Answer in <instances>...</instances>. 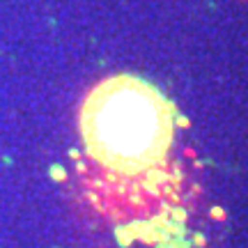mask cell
<instances>
[{"instance_id": "6da1fadb", "label": "cell", "mask_w": 248, "mask_h": 248, "mask_svg": "<svg viewBox=\"0 0 248 248\" xmlns=\"http://www.w3.org/2000/svg\"><path fill=\"white\" fill-rule=\"evenodd\" d=\"M90 156L120 175H140L163 163L175 138V108L152 83L120 74L90 92L80 108Z\"/></svg>"}]
</instances>
